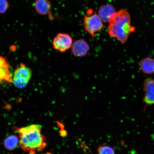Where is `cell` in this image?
I'll list each match as a JSON object with an SVG mask.
<instances>
[{"label":"cell","instance_id":"cell-4","mask_svg":"<svg viewBox=\"0 0 154 154\" xmlns=\"http://www.w3.org/2000/svg\"><path fill=\"white\" fill-rule=\"evenodd\" d=\"M32 76L31 69L23 63H21L20 66L14 71L12 82L17 88H24L27 85Z\"/></svg>","mask_w":154,"mask_h":154},{"label":"cell","instance_id":"cell-16","mask_svg":"<svg viewBox=\"0 0 154 154\" xmlns=\"http://www.w3.org/2000/svg\"><path fill=\"white\" fill-rule=\"evenodd\" d=\"M16 48L15 47V46H12L10 48V49L11 50V51H14Z\"/></svg>","mask_w":154,"mask_h":154},{"label":"cell","instance_id":"cell-15","mask_svg":"<svg viewBox=\"0 0 154 154\" xmlns=\"http://www.w3.org/2000/svg\"><path fill=\"white\" fill-rule=\"evenodd\" d=\"M5 63H6V61L5 58L0 56V67L3 66Z\"/></svg>","mask_w":154,"mask_h":154},{"label":"cell","instance_id":"cell-11","mask_svg":"<svg viewBox=\"0 0 154 154\" xmlns=\"http://www.w3.org/2000/svg\"><path fill=\"white\" fill-rule=\"evenodd\" d=\"M19 144V139L16 135L11 134L5 138L4 145L6 149L13 151L16 149Z\"/></svg>","mask_w":154,"mask_h":154},{"label":"cell","instance_id":"cell-2","mask_svg":"<svg viewBox=\"0 0 154 154\" xmlns=\"http://www.w3.org/2000/svg\"><path fill=\"white\" fill-rule=\"evenodd\" d=\"M136 29L131 23L129 13L125 9L116 11L109 23L108 32L111 37L115 38L121 43H126L129 37Z\"/></svg>","mask_w":154,"mask_h":154},{"label":"cell","instance_id":"cell-12","mask_svg":"<svg viewBox=\"0 0 154 154\" xmlns=\"http://www.w3.org/2000/svg\"><path fill=\"white\" fill-rule=\"evenodd\" d=\"M98 154H116L115 150L108 146H100L98 148Z\"/></svg>","mask_w":154,"mask_h":154},{"label":"cell","instance_id":"cell-6","mask_svg":"<svg viewBox=\"0 0 154 154\" xmlns=\"http://www.w3.org/2000/svg\"><path fill=\"white\" fill-rule=\"evenodd\" d=\"M143 90L144 95L143 101L145 108L154 104V79L147 78L143 82Z\"/></svg>","mask_w":154,"mask_h":154},{"label":"cell","instance_id":"cell-7","mask_svg":"<svg viewBox=\"0 0 154 154\" xmlns=\"http://www.w3.org/2000/svg\"><path fill=\"white\" fill-rule=\"evenodd\" d=\"M116 12V11L114 7L109 4L100 7L98 10L97 14L103 22L109 23Z\"/></svg>","mask_w":154,"mask_h":154},{"label":"cell","instance_id":"cell-1","mask_svg":"<svg viewBox=\"0 0 154 154\" xmlns=\"http://www.w3.org/2000/svg\"><path fill=\"white\" fill-rule=\"evenodd\" d=\"M42 126L34 124L23 128L14 127L19 134V144L21 149L29 154H35L41 152L47 146L46 138L41 132Z\"/></svg>","mask_w":154,"mask_h":154},{"label":"cell","instance_id":"cell-13","mask_svg":"<svg viewBox=\"0 0 154 154\" xmlns=\"http://www.w3.org/2000/svg\"><path fill=\"white\" fill-rule=\"evenodd\" d=\"M9 7L10 4L8 0H0V14H5Z\"/></svg>","mask_w":154,"mask_h":154},{"label":"cell","instance_id":"cell-8","mask_svg":"<svg viewBox=\"0 0 154 154\" xmlns=\"http://www.w3.org/2000/svg\"><path fill=\"white\" fill-rule=\"evenodd\" d=\"M72 53L75 57H82L87 54L90 48L85 40L80 39L72 44Z\"/></svg>","mask_w":154,"mask_h":154},{"label":"cell","instance_id":"cell-3","mask_svg":"<svg viewBox=\"0 0 154 154\" xmlns=\"http://www.w3.org/2000/svg\"><path fill=\"white\" fill-rule=\"evenodd\" d=\"M83 22L85 30L92 36L101 31L104 26L103 21L92 9H88L87 14L84 15Z\"/></svg>","mask_w":154,"mask_h":154},{"label":"cell","instance_id":"cell-5","mask_svg":"<svg viewBox=\"0 0 154 154\" xmlns=\"http://www.w3.org/2000/svg\"><path fill=\"white\" fill-rule=\"evenodd\" d=\"M72 37L66 33H60L54 38L53 47L55 49L60 52H64L72 47Z\"/></svg>","mask_w":154,"mask_h":154},{"label":"cell","instance_id":"cell-17","mask_svg":"<svg viewBox=\"0 0 154 154\" xmlns=\"http://www.w3.org/2000/svg\"><path fill=\"white\" fill-rule=\"evenodd\" d=\"M1 80H2V79L1 78H0V83H1Z\"/></svg>","mask_w":154,"mask_h":154},{"label":"cell","instance_id":"cell-14","mask_svg":"<svg viewBox=\"0 0 154 154\" xmlns=\"http://www.w3.org/2000/svg\"><path fill=\"white\" fill-rule=\"evenodd\" d=\"M10 72H6L2 69L0 67V78L2 80H4L6 75Z\"/></svg>","mask_w":154,"mask_h":154},{"label":"cell","instance_id":"cell-9","mask_svg":"<svg viewBox=\"0 0 154 154\" xmlns=\"http://www.w3.org/2000/svg\"><path fill=\"white\" fill-rule=\"evenodd\" d=\"M33 6L36 13L42 15L49 14L52 9L51 4L49 0H35Z\"/></svg>","mask_w":154,"mask_h":154},{"label":"cell","instance_id":"cell-10","mask_svg":"<svg viewBox=\"0 0 154 154\" xmlns=\"http://www.w3.org/2000/svg\"><path fill=\"white\" fill-rule=\"evenodd\" d=\"M140 71L143 74L151 75L154 73V59L146 57L142 59L140 63Z\"/></svg>","mask_w":154,"mask_h":154}]
</instances>
